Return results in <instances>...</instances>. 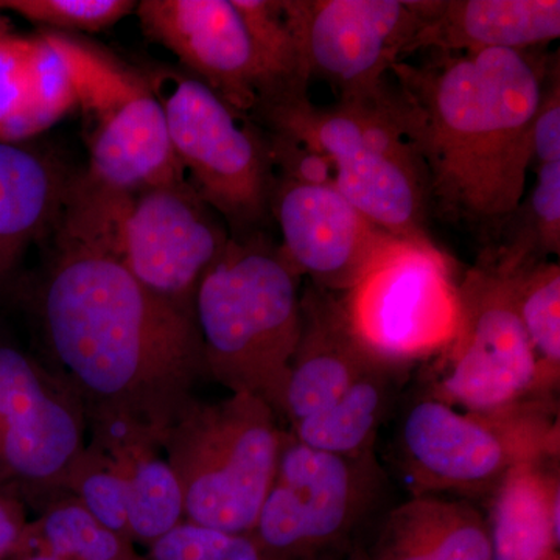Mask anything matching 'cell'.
<instances>
[{"label": "cell", "mask_w": 560, "mask_h": 560, "mask_svg": "<svg viewBox=\"0 0 560 560\" xmlns=\"http://www.w3.org/2000/svg\"><path fill=\"white\" fill-rule=\"evenodd\" d=\"M120 198L73 178L39 293L40 324L92 441L161 448L208 370L195 313L147 289L121 259Z\"/></svg>", "instance_id": "1"}, {"label": "cell", "mask_w": 560, "mask_h": 560, "mask_svg": "<svg viewBox=\"0 0 560 560\" xmlns=\"http://www.w3.org/2000/svg\"><path fill=\"white\" fill-rule=\"evenodd\" d=\"M550 55L440 54L389 70L405 135L429 179L431 212L500 237L525 197L533 124Z\"/></svg>", "instance_id": "2"}, {"label": "cell", "mask_w": 560, "mask_h": 560, "mask_svg": "<svg viewBox=\"0 0 560 560\" xmlns=\"http://www.w3.org/2000/svg\"><path fill=\"white\" fill-rule=\"evenodd\" d=\"M250 119L323 161L341 194L383 231L405 242L434 243L429 179L405 135L396 88L382 102L334 106L291 92L259 103Z\"/></svg>", "instance_id": "3"}, {"label": "cell", "mask_w": 560, "mask_h": 560, "mask_svg": "<svg viewBox=\"0 0 560 560\" xmlns=\"http://www.w3.org/2000/svg\"><path fill=\"white\" fill-rule=\"evenodd\" d=\"M301 276L261 232L231 237L195 296L210 381L285 410L301 334Z\"/></svg>", "instance_id": "4"}, {"label": "cell", "mask_w": 560, "mask_h": 560, "mask_svg": "<svg viewBox=\"0 0 560 560\" xmlns=\"http://www.w3.org/2000/svg\"><path fill=\"white\" fill-rule=\"evenodd\" d=\"M394 448L415 495L488 499L515 467L559 458V401L469 411L415 394L401 407Z\"/></svg>", "instance_id": "5"}, {"label": "cell", "mask_w": 560, "mask_h": 560, "mask_svg": "<svg viewBox=\"0 0 560 560\" xmlns=\"http://www.w3.org/2000/svg\"><path fill=\"white\" fill-rule=\"evenodd\" d=\"M283 430L264 400L195 397L161 441L183 490L184 522L249 536L278 467Z\"/></svg>", "instance_id": "6"}, {"label": "cell", "mask_w": 560, "mask_h": 560, "mask_svg": "<svg viewBox=\"0 0 560 560\" xmlns=\"http://www.w3.org/2000/svg\"><path fill=\"white\" fill-rule=\"evenodd\" d=\"M390 506L389 477L375 452L318 451L285 430L249 537L261 560H331Z\"/></svg>", "instance_id": "7"}, {"label": "cell", "mask_w": 560, "mask_h": 560, "mask_svg": "<svg viewBox=\"0 0 560 560\" xmlns=\"http://www.w3.org/2000/svg\"><path fill=\"white\" fill-rule=\"evenodd\" d=\"M517 259L500 246L481 250L458 280L455 337L431 360L419 393L469 411H493L545 397L515 294Z\"/></svg>", "instance_id": "8"}, {"label": "cell", "mask_w": 560, "mask_h": 560, "mask_svg": "<svg viewBox=\"0 0 560 560\" xmlns=\"http://www.w3.org/2000/svg\"><path fill=\"white\" fill-rule=\"evenodd\" d=\"M150 84L190 186L231 237L260 232L278 175L270 136L191 75L162 69Z\"/></svg>", "instance_id": "9"}, {"label": "cell", "mask_w": 560, "mask_h": 560, "mask_svg": "<svg viewBox=\"0 0 560 560\" xmlns=\"http://www.w3.org/2000/svg\"><path fill=\"white\" fill-rule=\"evenodd\" d=\"M268 135V132H267ZM270 136V135H268ZM276 162L271 217L293 270L316 289L345 294L400 238L368 219L341 194L323 161L270 136Z\"/></svg>", "instance_id": "10"}, {"label": "cell", "mask_w": 560, "mask_h": 560, "mask_svg": "<svg viewBox=\"0 0 560 560\" xmlns=\"http://www.w3.org/2000/svg\"><path fill=\"white\" fill-rule=\"evenodd\" d=\"M308 83L340 102H382L389 70L410 55L433 0H280Z\"/></svg>", "instance_id": "11"}, {"label": "cell", "mask_w": 560, "mask_h": 560, "mask_svg": "<svg viewBox=\"0 0 560 560\" xmlns=\"http://www.w3.org/2000/svg\"><path fill=\"white\" fill-rule=\"evenodd\" d=\"M88 430L79 399L55 372L0 342V495L43 508L66 495Z\"/></svg>", "instance_id": "12"}, {"label": "cell", "mask_w": 560, "mask_h": 560, "mask_svg": "<svg viewBox=\"0 0 560 560\" xmlns=\"http://www.w3.org/2000/svg\"><path fill=\"white\" fill-rule=\"evenodd\" d=\"M341 300L364 346L397 363L433 360L458 330V279L436 243L400 242Z\"/></svg>", "instance_id": "13"}, {"label": "cell", "mask_w": 560, "mask_h": 560, "mask_svg": "<svg viewBox=\"0 0 560 560\" xmlns=\"http://www.w3.org/2000/svg\"><path fill=\"white\" fill-rule=\"evenodd\" d=\"M231 241L226 223L189 180L121 197L117 248L151 291L195 313L201 279Z\"/></svg>", "instance_id": "14"}, {"label": "cell", "mask_w": 560, "mask_h": 560, "mask_svg": "<svg viewBox=\"0 0 560 560\" xmlns=\"http://www.w3.org/2000/svg\"><path fill=\"white\" fill-rule=\"evenodd\" d=\"M140 25L235 113L250 117L267 91L253 40L232 0H143Z\"/></svg>", "instance_id": "15"}, {"label": "cell", "mask_w": 560, "mask_h": 560, "mask_svg": "<svg viewBox=\"0 0 560 560\" xmlns=\"http://www.w3.org/2000/svg\"><path fill=\"white\" fill-rule=\"evenodd\" d=\"M382 357L360 340L341 294L308 283L301 294V334L290 363L283 422L331 407Z\"/></svg>", "instance_id": "16"}, {"label": "cell", "mask_w": 560, "mask_h": 560, "mask_svg": "<svg viewBox=\"0 0 560 560\" xmlns=\"http://www.w3.org/2000/svg\"><path fill=\"white\" fill-rule=\"evenodd\" d=\"M331 560H492L486 515L467 499L412 495Z\"/></svg>", "instance_id": "17"}, {"label": "cell", "mask_w": 560, "mask_h": 560, "mask_svg": "<svg viewBox=\"0 0 560 560\" xmlns=\"http://www.w3.org/2000/svg\"><path fill=\"white\" fill-rule=\"evenodd\" d=\"M90 168L84 178L117 197L187 179L173 150L164 108L147 90L90 130Z\"/></svg>", "instance_id": "18"}, {"label": "cell", "mask_w": 560, "mask_h": 560, "mask_svg": "<svg viewBox=\"0 0 560 560\" xmlns=\"http://www.w3.org/2000/svg\"><path fill=\"white\" fill-rule=\"evenodd\" d=\"M559 36V0H433L410 55L528 50Z\"/></svg>", "instance_id": "19"}, {"label": "cell", "mask_w": 560, "mask_h": 560, "mask_svg": "<svg viewBox=\"0 0 560 560\" xmlns=\"http://www.w3.org/2000/svg\"><path fill=\"white\" fill-rule=\"evenodd\" d=\"M73 178L50 154L0 140V289L28 246L57 228Z\"/></svg>", "instance_id": "20"}, {"label": "cell", "mask_w": 560, "mask_h": 560, "mask_svg": "<svg viewBox=\"0 0 560 560\" xmlns=\"http://www.w3.org/2000/svg\"><path fill=\"white\" fill-rule=\"evenodd\" d=\"M488 503L492 560H560L559 458L515 467Z\"/></svg>", "instance_id": "21"}, {"label": "cell", "mask_w": 560, "mask_h": 560, "mask_svg": "<svg viewBox=\"0 0 560 560\" xmlns=\"http://www.w3.org/2000/svg\"><path fill=\"white\" fill-rule=\"evenodd\" d=\"M415 366L381 359L319 415L289 431L302 444L340 455L375 452L378 431L404 399Z\"/></svg>", "instance_id": "22"}, {"label": "cell", "mask_w": 560, "mask_h": 560, "mask_svg": "<svg viewBox=\"0 0 560 560\" xmlns=\"http://www.w3.org/2000/svg\"><path fill=\"white\" fill-rule=\"evenodd\" d=\"M95 445L124 477L132 541L151 545L184 522L183 490L171 464L158 455L160 448L140 442Z\"/></svg>", "instance_id": "23"}, {"label": "cell", "mask_w": 560, "mask_h": 560, "mask_svg": "<svg viewBox=\"0 0 560 560\" xmlns=\"http://www.w3.org/2000/svg\"><path fill=\"white\" fill-rule=\"evenodd\" d=\"M68 65L79 109L88 131L109 119L121 106L150 90L143 79L124 62L70 33L43 31Z\"/></svg>", "instance_id": "24"}, {"label": "cell", "mask_w": 560, "mask_h": 560, "mask_svg": "<svg viewBox=\"0 0 560 560\" xmlns=\"http://www.w3.org/2000/svg\"><path fill=\"white\" fill-rule=\"evenodd\" d=\"M512 256V254H511ZM515 294L545 397L558 399L560 385V267L548 259L517 257Z\"/></svg>", "instance_id": "25"}, {"label": "cell", "mask_w": 560, "mask_h": 560, "mask_svg": "<svg viewBox=\"0 0 560 560\" xmlns=\"http://www.w3.org/2000/svg\"><path fill=\"white\" fill-rule=\"evenodd\" d=\"M27 530L38 537L39 551L62 560H142L131 540L101 525L69 493L47 503Z\"/></svg>", "instance_id": "26"}, {"label": "cell", "mask_w": 560, "mask_h": 560, "mask_svg": "<svg viewBox=\"0 0 560 560\" xmlns=\"http://www.w3.org/2000/svg\"><path fill=\"white\" fill-rule=\"evenodd\" d=\"M241 13L264 75L261 102L290 92H307L300 51L280 0H232ZM259 106V105H257Z\"/></svg>", "instance_id": "27"}, {"label": "cell", "mask_w": 560, "mask_h": 560, "mask_svg": "<svg viewBox=\"0 0 560 560\" xmlns=\"http://www.w3.org/2000/svg\"><path fill=\"white\" fill-rule=\"evenodd\" d=\"M512 219H521V221L510 223L514 226V232L510 241L500 246L530 259L559 256L560 161L536 165V180L533 189L529 194H525Z\"/></svg>", "instance_id": "28"}, {"label": "cell", "mask_w": 560, "mask_h": 560, "mask_svg": "<svg viewBox=\"0 0 560 560\" xmlns=\"http://www.w3.org/2000/svg\"><path fill=\"white\" fill-rule=\"evenodd\" d=\"M66 490L101 525L131 540L124 477L101 447L92 442L88 444L70 475Z\"/></svg>", "instance_id": "29"}, {"label": "cell", "mask_w": 560, "mask_h": 560, "mask_svg": "<svg viewBox=\"0 0 560 560\" xmlns=\"http://www.w3.org/2000/svg\"><path fill=\"white\" fill-rule=\"evenodd\" d=\"M25 84L28 102L44 131L79 109L68 65L44 32L28 38Z\"/></svg>", "instance_id": "30"}, {"label": "cell", "mask_w": 560, "mask_h": 560, "mask_svg": "<svg viewBox=\"0 0 560 560\" xmlns=\"http://www.w3.org/2000/svg\"><path fill=\"white\" fill-rule=\"evenodd\" d=\"M136 7L131 0H0V10L60 33L105 31Z\"/></svg>", "instance_id": "31"}, {"label": "cell", "mask_w": 560, "mask_h": 560, "mask_svg": "<svg viewBox=\"0 0 560 560\" xmlns=\"http://www.w3.org/2000/svg\"><path fill=\"white\" fill-rule=\"evenodd\" d=\"M28 38L5 35L0 38V140L22 143L44 132L25 84Z\"/></svg>", "instance_id": "32"}, {"label": "cell", "mask_w": 560, "mask_h": 560, "mask_svg": "<svg viewBox=\"0 0 560 560\" xmlns=\"http://www.w3.org/2000/svg\"><path fill=\"white\" fill-rule=\"evenodd\" d=\"M142 560H261L249 536L183 522L149 545Z\"/></svg>", "instance_id": "33"}, {"label": "cell", "mask_w": 560, "mask_h": 560, "mask_svg": "<svg viewBox=\"0 0 560 560\" xmlns=\"http://www.w3.org/2000/svg\"><path fill=\"white\" fill-rule=\"evenodd\" d=\"M534 162L560 161V68L559 57H552L545 77L544 92L533 124Z\"/></svg>", "instance_id": "34"}, {"label": "cell", "mask_w": 560, "mask_h": 560, "mask_svg": "<svg viewBox=\"0 0 560 560\" xmlns=\"http://www.w3.org/2000/svg\"><path fill=\"white\" fill-rule=\"evenodd\" d=\"M27 526L25 504L13 497L0 495V560L16 551Z\"/></svg>", "instance_id": "35"}, {"label": "cell", "mask_w": 560, "mask_h": 560, "mask_svg": "<svg viewBox=\"0 0 560 560\" xmlns=\"http://www.w3.org/2000/svg\"><path fill=\"white\" fill-rule=\"evenodd\" d=\"M21 560H62L60 558H57V556L49 555V552L46 551H38L33 552V555L24 556Z\"/></svg>", "instance_id": "36"}, {"label": "cell", "mask_w": 560, "mask_h": 560, "mask_svg": "<svg viewBox=\"0 0 560 560\" xmlns=\"http://www.w3.org/2000/svg\"><path fill=\"white\" fill-rule=\"evenodd\" d=\"M5 35H9V33H7L5 22H3L2 18H0V38Z\"/></svg>", "instance_id": "37"}]
</instances>
